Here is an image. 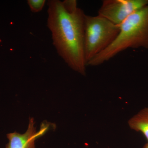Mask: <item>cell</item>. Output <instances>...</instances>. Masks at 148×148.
<instances>
[{
	"label": "cell",
	"instance_id": "obj_5",
	"mask_svg": "<svg viewBox=\"0 0 148 148\" xmlns=\"http://www.w3.org/2000/svg\"><path fill=\"white\" fill-rule=\"evenodd\" d=\"M34 125V119H30L28 129L25 133L21 134L15 132L8 134L9 143L5 148H36L35 140L42 133H37Z\"/></svg>",
	"mask_w": 148,
	"mask_h": 148
},
{
	"label": "cell",
	"instance_id": "obj_6",
	"mask_svg": "<svg viewBox=\"0 0 148 148\" xmlns=\"http://www.w3.org/2000/svg\"><path fill=\"white\" fill-rule=\"evenodd\" d=\"M131 129L141 132L148 143V107L143 109L128 121Z\"/></svg>",
	"mask_w": 148,
	"mask_h": 148
},
{
	"label": "cell",
	"instance_id": "obj_1",
	"mask_svg": "<svg viewBox=\"0 0 148 148\" xmlns=\"http://www.w3.org/2000/svg\"><path fill=\"white\" fill-rule=\"evenodd\" d=\"M47 5V27L57 53L71 69L85 75V14L76 0H49Z\"/></svg>",
	"mask_w": 148,
	"mask_h": 148
},
{
	"label": "cell",
	"instance_id": "obj_2",
	"mask_svg": "<svg viewBox=\"0 0 148 148\" xmlns=\"http://www.w3.org/2000/svg\"><path fill=\"white\" fill-rule=\"evenodd\" d=\"M119 26V33L113 42L87 66H100L128 49H148V5L132 14Z\"/></svg>",
	"mask_w": 148,
	"mask_h": 148
},
{
	"label": "cell",
	"instance_id": "obj_8",
	"mask_svg": "<svg viewBox=\"0 0 148 148\" xmlns=\"http://www.w3.org/2000/svg\"><path fill=\"white\" fill-rule=\"evenodd\" d=\"M143 148H148V143L146 144L143 147Z\"/></svg>",
	"mask_w": 148,
	"mask_h": 148
},
{
	"label": "cell",
	"instance_id": "obj_3",
	"mask_svg": "<svg viewBox=\"0 0 148 148\" xmlns=\"http://www.w3.org/2000/svg\"><path fill=\"white\" fill-rule=\"evenodd\" d=\"M119 31V25L113 24L103 16L85 14L84 51L86 65L113 42Z\"/></svg>",
	"mask_w": 148,
	"mask_h": 148
},
{
	"label": "cell",
	"instance_id": "obj_7",
	"mask_svg": "<svg viewBox=\"0 0 148 148\" xmlns=\"http://www.w3.org/2000/svg\"><path fill=\"white\" fill-rule=\"evenodd\" d=\"M45 1V0H28L27 3L32 12L36 13L42 10Z\"/></svg>",
	"mask_w": 148,
	"mask_h": 148
},
{
	"label": "cell",
	"instance_id": "obj_4",
	"mask_svg": "<svg viewBox=\"0 0 148 148\" xmlns=\"http://www.w3.org/2000/svg\"><path fill=\"white\" fill-rule=\"evenodd\" d=\"M148 5V0H103L98 15L117 25L132 14Z\"/></svg>",
	"mask_w": 148,
	"mask_h": 148
}]
</instances>
